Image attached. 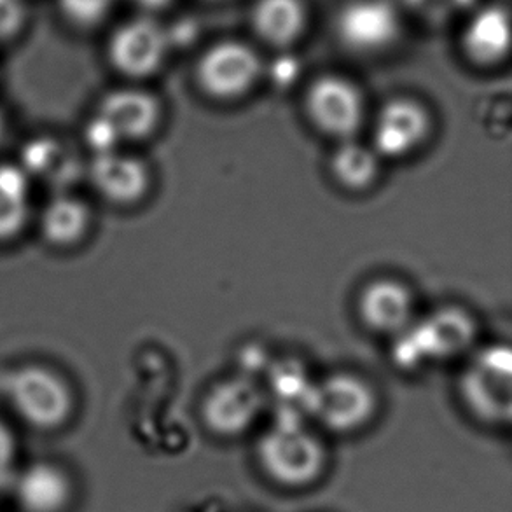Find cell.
I'll return each mask as SVG.
<instances>
[{
	"label": "cell",
	"instance_id": "1",
	"mask_svg": "<svg viewBox=\"0 0 512 512\" xmlns=\"http://www.w3.org/2000/svg\"><path fill=\"white\" fill-rule=\"evenodd\" d=\"M264 472L280 485H312L326 467V450L298 422L284 420L264 434L257 448Z\"/></svg>",
	"mask_w": 512,
	"mask_h": 512
},
{
	"label": "cell",
	"instance_id": "2",
	"mask_svg": "<svg viewBox=\"0 0 512 512\" xmlns=\"http://www.w3.org/2000/svg\"><path fill=\"white\" fill-rule=\"evenodd\" d=\"M7 399L23 422L39 430L62 427L74 411L69 383L46 366L16 369L7 380Z\"/></svg>",
	"mask_w": 512,
	"mask_h": 512
},
{
	"label": "cell",
	"instance_id": "3",
	"mask_svg": "<svg viewBox=\"0 0 512 512\" xmlns=\"http://www.w3.org/2000/svg\"><path fill=\"white\" fill-rule=\"evenodd\" d=\"M462 394L474 415L507 423L512 409V357L507 346H490L472 360L462 378Z\"/></svg>",
	"mask_w": 512,
	"mask_h": 512
},
{
	"label": "cell",
	"instance_id": "4",
	"mask_svg": "<svg viewBox=\"0 0 512 512\" xmlns=\"http://www.w3.org/2000/svg\"><path fill=\"white\" fill-rule=\"evenodd\" d=\"M402 341L395 346L401 366H416L423 359H446L462 352L474 336L469 315L455 308H446L418 326L401 331Z\"/></svg>",
	"mask_w": 512,
	"mask_h": 512
},
{
	"label": "cell",
	"instance_id": "5",
	"mask_svg": "<svg viewBox=\"0 0 512 512\" xmlns=\"http://www.w3.org/2000/svg\"><path fill=\"white\" fill-rule=\"evenodd\" d=\"M376 409L373 390L352 374H336L313 388L310 411L333 432H353L366 425Z\"/></svg>",
	"mask_w": 512,
	"mask_h": 512
},
{
	"label": "cell",
	"instance_id": "6",
	"mask_svg": "<svg viewBox=\"0 0 512 512\" xmlns=\"http://www.w3.org/2000/svg\"><path fill=\"white\" fill-rule=\"evenodd\" d=\"M261 74L256 51L240 41L217 42L198 63V81L208 95L231 100L245 95Z\"/></svg>",
	"mask_w": 512,
	"mask_h": 512
},
{
	"label": "cell",
	"instance_id": "7",
	"mask_svg": "<svg viewBox=\"0 0 512 512\" xmlns=\"http://www.w3.org/2000/svg\"><path fill=\"white\" fill-rule=\"evenodd\" d=\"M165 30L151 18H137L112 34L109 41V62L119 74L132 79L153 76L167 56Z\"/></svg>",
	"mask_w": 512,
	"mask_h": 512
},
{
	"label": "cell",
	"instance_id": "8",
	"mask_svg": "<svg viewBox=\"0 0 512 512\" xmlns=\"http://www.w3.org/2000/svg\"><path fill=\"white\" fill-rule=\"evenodd\" d=\"M308 112L322 132L350 139L364 118V100L355 84L340 76L320 77L308 91Z\"/></svg>",
	"mask_w": 512,
	"mask_h": 512
},
{
	"label": "cell",
	"instance_id": "9",
	"mask_svg": "<svg viewBox=\"0 0 512 512\" xmlns=\"http://www.w3.org/2000/svg\"><path fill=\"white\" fill-rule=\"evenodd\" d=\"M399 32L397 13L385 0H355L338 18L341 41L360 53L388 48L399 37Z\"/></svg>",
	"mask_w": 512,
	"mask_h": 512
},
{
	"label": "cell",
	"instance_id": "10",
	"mask_svg": "<svg viewBox=\"0 0 512 512\" xmlns=\"http://www.w3.org/2000/svg\"><path fill=\"white\" fill-rule=\"evenodd\" d=\"M263 409V395L249 380L224 381L205 401L203 416L208 429L219 436H240L252 427Z\"/></svg>",
	"mask_w": 512,
	"mask_h": 512
},
{
	"label": "cell",
	"instance_id": "11",
	"mask_svg": "<svg viewBox=\"0 0 512 512\" xmlns=\"http://www.w3.org/2000/svg\"><path fill=\"white\" fill-rule=\"evenodd\" d=\"M429 133V116L422 105L408 98H395L381 109L374 126L376 154L399 158L422 144Z\"/></svg>",
	"mask_w": 512,
	"mask_h": 512
},
{
	"label": "cell",
	"instance_id": "12",
	"mask_svg": "<svg viewBox=\"0 0 512 512\" xmlns=\"http://www.w3.org/2000/svg\"><path fill=\"white\" fill-rule=\"evenodd\" d=\"M160 104L146 91L125 88L111 91L98 105L97 118L118 142L146 139L160 123Z\"/></svg>",
	"mask_w": 512,
	"mask_h": 512
},
{
	"label": "cell",
	"instance_id": "13",
	"mask_svg": "<svg viewBox=\"0 0 512 512\" xmlns=\"http://www.w3.org/2000/svg\"><path fill=\"white\" fill-rule=\"evenodd\" d=\"M90 179L97 193L116 205H132L149 189L146 163L119 151L93 154Z\"/></svg>",
	"mask_w": 512,
	"mask_h": 512
},
{
	"label": "cell",
	"instance_id": "14",
	"mask_svg": "<svg viewBox=\"0 0 512 512\" xmlns=\"http://www.w3.org/2000/svg\"><path fill=\"white\" fill-rule=\"evenodd\" d=\"M11 488L25 512H62L72 495L67 476L49 464H34L16 472Z\"/></svg>",
	"mask_w": 512,
	"mask_h": 512
},
{
	"label": "cell",
	"instance_id": "15",
	"mask_svg": "<svg viewBox=\"0 0 512 512\" xmlns=\"http://www.w3.org/2000/svg\"><path fill=\"white\" fill-rule=\"evenodd\" d=\"M413 299L408 289L395 280H376L360 298V315L380 333H399L408 327Z\"/></svg>",
	"mask_w": 512,
	"mask_h": 512
},
{
	"label": "cell",
	"instance_id": "16",
	"mask_svg": "<svg viewBox=\"0 0 512 512\" xmlns=\"http://www.w3.org/2000/svg\"><path fill=\"white\" fill-rule=\"evenodd\" d=\"M90 228V208L74 194L53 196L39 217L42 238L56 249L76 247L90 233Z\"/></svg>",
	"mask_w": 512,
	"mask_h": 512
},
{
	"label": "cell",
	"instance_id": "17",
	"mask_svg": "<svg viewBox=\"0 0 512 512\" xmlns=\"http://www.w3.org/2000/svg\"><path fill=\"white\" fill-rule=\"evenodd\" d=\"M252 30L273 48H289L306 28V9L301 0H257L252 13Z\"/></svg>",
	"mask_w": 512,
	"mask_h": 512
},
{
	"label": "cell",
	"instance_id": "18",
	"mask_svg": "<svg viewBox=\"0 0 512 512\" xmlns=\"http://www.w3.org/2000/svg\"><path fill=\"white\" fill-rule=\"evenodd\" d=\"M511 46L509 14L502 7H486L465 28L464 49L472 62L495 65L502 62Z\"/></svg>",
	"mask_w": 512,
	"mask_h": 512
},
{
	"label": "cell",
	"instance_id": "19",
	"mask_svg": "<svg viewBox=\"0 0 512 512\" xmlns=\"http://www.w3.org/2000/svg\"><path fill=\"white\" fill-rule=\"evenodd\" d=\"M30 179L16 165H0V243L11 242L30 221Z\"/></svg>",
	"mask_w": 512,
	"mask_h": 512
},
{
	"label": "cell",
	"instance_id": "20",
	"mask_svg": "<svg viewBox=\"0 0 512 512\" xmlns=\"http://www.w3.org/2000/svg\"><path fill=\"white\" fill-rule=\"evenodd\" d=\"M380 170L378 154L369 147L345 140L333 156V173L341 184L350 189L371 186Z\"/></svg>",
	"mask_w": 512,
	"mask_h": 512
},
{
	"label": "cell",
	"instance_id": "21",
	"mask_svg": "<svg viewBox=\"0 0 512 512\" xmlns=\"http://www.w3.org/2000/svg\"><path fill=\"white\" fill-rule=\"evenodd\" d=\"M114 0H58V9L72 27L90 30L104 23Z\"/></svg>",
	"mask_w": 512,
	"mask_h": 512
},
{
	"label": "cell",
	"instance_id": "22",
	"mask_svg": "<svg viewBox=\"0 0 512 512\" xmlns=\"http://www.w3.org/2000/svg\"><path fill=\"white\" fill-rule=\"evenodd\" d=\"M27 20L28 9L23 0H0V44L16 39Z\"/></svg>",
	"mask_w": 512,
	"mask_h": 512
},
{
	"label": "cell",
	"instance_id": "23",
	"mask_svg": "<svg viewBox=\"0 0 512 512\" xmlns=\"http://www.w3.org/2000/svg\"><path fill=\"white\" fill-rule=\"evenodd\" d=\"M16 446L13 434L4 423L0 422V493L11 488L16 476Z\"/></svg>",
	"mask_w": 512,
	"mask_h": 512
},
{
	"label": "cell",
	"instance_id": "24",
	"mask_svg": "<svg viewBox=\"0 0 512 512\" xmlns=\"http://www.w3.org/2000/svg\"><path fill=\"white\" fill-rule=\"evenodd\" d=\"M132 2L142 7L147 13H156V11H161V9L170 6L172 0H132Z\"/></svg>",
	"mask_w": 512,
	"mask_h": 512
},
{
	"label": "cell",
	"instance_id": "25",
	"mask_svg": "<svg viewBox=\"0 0 512 512\" xmlns=\"http://www.w3.org/2000/svg\"><path fill=\"white\" fill-rule=\"evenodd\" d=\"M4 135H6V119H4V114L0 111V144L4 140Z\"/></svg>",
	"mask_w": 512,
	"mask_h": 512
}]
</instances>
